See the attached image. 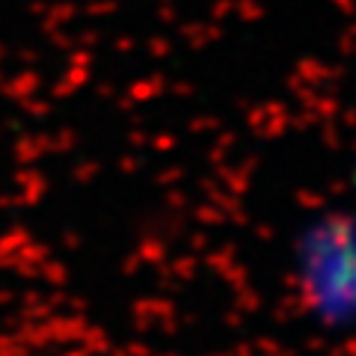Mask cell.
Returning <instances> with one entry per match:
<instances>
[{"mask_svg":"<svg viewBox=\"0 0 356 356\" xmlns=\"http://www.w3.org/2000/svg\"><path fill=\"white\" fill-rule=\"evenodd\" d=\"M291 303L312 330L356 332V202L315 211L294 229L285 255Z\"/></svg>","mask_w":356,"mask_h":356,"instance_id":"6da1fadb","label":"cell"}]
</instances>
